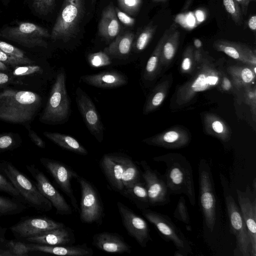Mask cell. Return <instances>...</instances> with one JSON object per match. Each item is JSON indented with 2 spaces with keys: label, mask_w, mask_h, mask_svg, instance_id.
<instances>
[{
  "label": "cell",
  "mask_w": 256,
  "mask_h": 256,
  "mask_svg": "<svg viewBox=\"0 0 256 256\" xmlns=\"http://www.w3.org/2000/svg\"><path fill=\"white\" fill-rule=\"evenodd\" d=\"M26 206L17 199H11L0 196V216L22 212Z\"/></svg>",
  "instance_id": "obj_35"
},
{
  "label": "cell",
  "mask_w": 256,
  "mask_h": 256,
  "mask_svg": "<svg viewBox=\"0 0 256 256\" xmlns=\"http://www.w3.org/2000/svg\"><path fill=\"white\" fill-rule=\"evenodd\" d=\"M56 0H34L33 6L38 12L46 14L53 8Z\"/></svg>",
  "instance_id": "obj_44"
},
{
  "label": "cell",
  "mask_w": 256,
  "mask_h": 256,
  "mask_svg": "<svg viewBox=\"0 0 256 256\" xmlns=\"http://www.w3.org/2000/svg\"><path fill=\"white\" fill-rule=\"evenodd\" d=\"M0 50L12 56L24 60H29L22 50L10 44L1 40H0Z\"/></svg>",
  "instance_id": "obj_43"
},
{
  "label": "cell",
  "mask_w": 256,
  "mask_h": 256,
  "mask_svg": "<svg viewBox=\"0 0 256 256\" xmlns=\"http://www.w3.org/2000/svg\"><path fill=\"white\" fill-rule=\"evenodd\" d=\"M221 87L224 90L228 91L232 88L230 80L225 76H223L220 82Z\"/></svg>",
  "instance_id": "obj_50"
},
{
  "label": "cell",
  "mask_w": 256,
  "mask_h": 256,
  "mask_svg": "<svg viewBox=\"0 0 256 256\" xmlns=\"http://www.w3.org/2000/svg\"><path fill=\"white\" fill-rule=\"evenodd\" d=\"M220 180L230 232L235 236L236 240V246L234 250V256H250V238L240 208L230 192V187L227 180L222 174Z\"/></svg>",
  "instance_id": "obj_3"
},
{
  "label": "cell",
  "mask_w": 256,
  "mask_h": 256,
  "mask_svg": "<svg viewBox=\"0 0 256 256\" xmlns=\"http://www.w3.org/2000/svg\"><path fill=\"white\" fill-rule=\"evenodd\" d=\"M6 246L14 256H26L30 252L28 244L19 241L11 240Z\"/></svg>",
  "instance_id": "obj_40"
},
{
  "label": "cell",
  "mask_w": 256,
  "mask_h": 256,
  "mask_svg": "<svg viewBox=\"0 0 256 256\" xmlns=\"http://www.w3.org/2000/svg\"><path fill=\"white\" fill-rule=\"evenodd\" d=\"M154 32V28L148 26L141 32L132 44V47L136 52H141L146 48Z\"/></svg>",
  "instance_id": "obj_38"
},
{
  "label": "cell",
  "mask_w": 256,
  "mask_h": 256,
  "mask_svg": "<svg viewBox=\"0 0 256 256\" xmlns=\"http://www.w3.org/2000/svg\"><path fill=\"white\" fill-rule=\"evenodd\" d=\"M173 216L176 219L184 222L186 226L190 224V216L186 205V200L183 196H180L176 206L174 212Z\"/></svg>",
  "instance_id": "obj_37"
},
{
  "label": "cell",
  "mask_w": 256,
  "mask_h": 256,
  "mask_svg": "<svg viewBox=\"0 0 256 256\" xmlns=\"http://www.w3.org/2000/svg\"><path fill=\"white\" fill-rule=\"evenodd\" d=\"M174 29V28H170L166 32L148 60L144 74V78L146 80H152L158 74L160 70V59L163 45Z\"/></svg>",
  "instance_id": "obj_28"
},
{
  "label": "cell",
  "mask_w": 256,
  "mask_h": 256,
  "mask_svg": "<svg viewBox=\"0 0 256 256\" xmlns=\"http://www.w3.org/2000/svg\"><path fill=\"white\" fill-rule=\"evenodd\" d=\"M118 4L125 13L130 16L134 15L140 8L142 0H117Z\"/></svg>",
  "instance_id": "obj_41"
},
{
  "label": "cell",
  "mask_w": 256,
  "mask_h": 256,
  "mask_svg": "<svg viewBox=\"0 0 256 256\" xmlns=\"http://www.w3.org/2000/svg\"><path fill=\"white\" fill-rule=\"evenodd\" d=\"M252 190L254 192H256V178H254V179L253 180V182H252Z\"/></svg>",
  "instance_id": "obj_59"
},
{
  "label": "cell",
  "mask_w": 256,
  "mask_h": 256,
  "mask_svg": "<svg viewBox=\"0 0 256 256\" xmlns=\"http://www.w3.org/2000/svg\"><path fill=\"white\" fill-rule=\"evenodd\" d=\"M168 88V83L164 82L158 85L154 90L144 106V114L152 112L162 104L167 92Z\"/></svg>",
  "instance_id": "obj_33"
},
{
  "label": "cell",
  "mask_w": 256,
  "mask_h": 256,
  "mask_svg": "<svg viewBox=\"0 0 256 256\" xmlns=\"http://www.w3.org/2000/svg\"><path fill=\"white\" fill-rule=\"evenodd\" d=\"M199 200L204 224L210 232L217 220V201L210 167L205 160L198 164Z\"/></svg>",
  "instance_id": "obj_6"
},
{
  "label": "cell",
  "mask_w": 256,
  "mask_h": 256,
  "mask_svg": "<svg viewBox=\"0 0 256 256\" xmlns=\"http://www.w3.org/2000/svg\"><path fill=\"white\" fill-rule=\"evenodd\" d=\"M84 4V0H64L52 30V39L68 42L76 37L85 13Z\"/></svg>",
  "instance_id": "obj_4"
},
{
  "label": "cell",
  "mask_w": 256,
  "mask_h": 256,
  "mask_svg": "<svg viewBox=\"0 0 256 256\" xmlns=\"http://www.w3.org/2000/svg\"><path fill=\"white\" fill-rule=\"evenodd\" d=\"M142 178V171L136 164L130 156L125 154L122 178L124 189L141 180Z\"/></svg>",
  "instance_id": "obj_31"
},
{
  "label": "cell",
  "mask_w": 256,
  "mask_h": 256,
  "mask_svg": "<svg viewBox=\"0 0 256 256\" xmlns=\"http://www.w3.org/2000/svg\"></svg>",
  "instance_id": "obj_62"
},
{
  "label": "cell",
  "mask_w": 256,
  "mask_h": 256,
  "mask_svg": "<svg viewBox=\"0 0 256 256\" xmlns=\"http://www.w3.org/2000/svg\"><path fill=\"white\" fill-rule=\"evenodd\" d=\"M81 190L80 218L86 224H101L104 216V204L100 194L90 182L79 176L76 178Z\"/></svg>",
  "instance_id": "obj_8"
},
{
  "label": "cell",
  "mask_w": 256,
  "mask_h": 256,
  "mask_svg": "<svg viewBox=\"0 0 256 256\" xmlns=\"http://www.w3.org/2000/svg\"><path fill=\"white\" fill-rule=\"evenodd\" d=\"M7 68L4 64L0 61V70H4Z\"/></svg>",
  "instance_id": "obj_58"
},
{
  "label": "cell",
  "mask_w": 256,
  "mask_h": 256,
  "mask_svg": "<svg viewBox=\"0 0 256 256\" xmlns=\"http://www.w3.org/2000/svg\"><path fill=\"white\" fill-rule=\"evenodd\" d=\"M92 245L97 248L108 253L130 254V246L124 238L115 232H102L92 236Z\"/></svg>",
  "instance_id": "obj_19"
},
{
  "label": "cell",
  "mask_w": 256,
  "mask_h": 256,
  "mask_svg": "<svg viewBox=\"0 0 256 256\" xmlns=\"http://www.w3.org/2000/svg\"><path fill=\"white\" fill-rule=\"evenodd\" d=\"M194 57L191 50H188L186 52L182 60L181 68L184 72H189L193 66Z\"/></svg>",
  "instance_id": "obj_48"
},
{
  "label": "cell",
  "mask_w": 256,
  "mask_h": 256,
  "mask_svg": "<svg viewBox=\"0 0 256 256\" xmlns=\"http://www.w3.org/2000/svg\"><path fill=\"white\" fill-rule=\"evenodd\" d=\"M206 124L209 134L214 136L224 142L230 140V134L228 128L224 122L219 118L211 116L207 118Z\"/></svg>",
  "instance_id": "obj_34"
},
{
  "label": "cell",
  "mask_w": 256,
  "mask_h": 256,
  "mask_svg": "<svg viewBox=\"0 0 256 256\" xmlns=\"http://www.w3.org/2000/svg\"><path fill=\"white\" fill-rule=\"evenodd\" d=\"M25 240L34 244L50 246L72 245L76 242L73 230L66 226L48 230Z\"/></svg>",
  "instance_id": "obj_21"
},
{
  "label": "cell",
  "mask_w": 256,
  "mask_h": 256,
  "mask_svg": "<svg viewBox=\"0 0 256 256\" xmlns=\"http://www.w3.org/2000/svg\"><path fill=\"white\" fill-rule=\"evenodd\" d=\"M223 76L222 70L214 64L208 60L203 61L198 72L178 89L176 102L179 105L188 103L197 93L220 84Z\"/></svg>",
  "instance_id": "obj_5"
},
{
  "label": "cell",
  "mask_w": 256,
  "mask_h": 256,
  "mask_svg": "<svg viewBox=\"0 0 256 256\" xmlns=\"http://www.w3.org/2000/svg\"><path fill=\"white\" fill-rule=\"evenodd\" d=\"M78 108L90 134L99 142L104 139V127L95 105L90 97L81 88L76 90Z\"/></svg>",
  "instance_id": "obj_14"
},
{
  "label": "cell",
  "mask_w": 256,
  "mask_h": 256,
  "mask_svg": "<svg viewBox=\"0 0 256 256\" xmlns=\"http://www.w3.org/2000/svg\"><path fill=\"white\" fill-rule=\"evenodd\" d=\"M14 144L12 138L9 136L0 137V152L10 149Z\"/></svg>",
  "instance_id": "obj_49"
},
{
  "label": "cell",
  "mask_w": 256,
  "mask_h": 256,
  "mask_svg": "<svg viewBox=\"0 0 256 256\" xmlns=\"http://www.w3.org/2000/svg\"><path fill=\"white\" fill-rule=\"evenodd\" d=\"M190 140V137L186 132L173 130L148 138L142 142L150 145L175 149L186 146Z\"/></svg>",
  "instance_id": "obj_23"
},
{
  "label": "cell",
  "mask_w": 256,
  "mask_h": 256,
  "mask_svg": "<svg viewBox=\"0 0 256 256\" xmlns=\"http://www.w3.org/2000/svg\"><path fill=\"white\" fill-rule=\"evenodd\" d=\"M238 3L241 5L242 10V12L246 14V13L247 8L250 2L253 0H235Z\"/></svg>",
  "instance_id": "obj_52"
},
{
  "label": "cell",
  "mask_w": 256,
  "mask_h": 256,
  "mask_svg": "<svg viewBox=\"0 0 256 256\" xmlns=\"http://www.w3.org/2000/svg\"><path fill=\"white\" fill-rule=\"evenodd\" d=\"M80 80L94 87L102 88H112L123 86L128 83L127 77L116 70H108L96 74H86Z\"/></svg>",
  "instance_id": "obj_20"
},
{
  "label": "cell",
  "mask_w": 256,
  "mask_h": 256,
  "mask_svg": "<svg viewBox=\"0 0 256 256\" xmlns=\"http://www.w3.org/2000/svg\"><path fill=\"white\" fill-rule=\"evenodd\" d=\"M0 173L12 182L29 206L40 212H48L52 209L51 202L12 163L4 160L0 162Z\"/></svg>",
  "instance_id": "obj_2"
},
{
  "label": "cell",
  "mask_w": 256,
  "mask_h": 256,
  "mask_svg": "<svg viewBox=\"0 0 256 256\" xmlns=\"http://www.w3.org/2000/svg\"><path fill=\"white\" fill-rule=\"evenodd\" d=\"M26 168L35 180L37 188L51 202L56 210V213L62 216L71 214L72 210L70 205L45 174L34 164L26 165Z\"/></svg>",
  "instance_id": "obj_12"
},
{
  "label": "cell",
  "mask_w": 256,
  "mask_h": 256,
  "mask_svg": "<svg viewBox=\"0 0 256 256\" xmlns=\"http://www.w3.org/2000/svg\"><path fill=\"white\" fill-rule=\"evenodd\" d=\"M178 31L170 34L163 45L160 59V66H168L173 59L178 43Z\"/></svg>",
  "instance_id": "obj_32"
},
{
  "label": "cell",
  "mask_w": 256,
  "mask_h": 256,
  "mask_svg": "<svg viewBox=\"0 0 256 256\" xmlns=\"http://www.w3.org/2000/svg\"><path fill=\"white\" fill-rule=\"evenodd\" d=\"M141 212L144 218L156 228L164 238L172 242L178 250L183 254L184 256L192 252V248L188 239L168 216L150 208Z\"/></svg>",
  "instance_id": "obj_9"
},
{
  "label": "cell",
  "mask_w": 256,
  "mask_h": 256,
  "mask_svg": "<svg viewBox=\"0 0 256 256\" xmlns=\"http://www.w3.org/2000/svg\"><path fill=\"white\" fill-rule=\"evenodd\" d=\"M0 61L12 66L19 64H31L34 63L30 59L24 60L18 58L8 54L0 50Z\"/></svg>",
  "instance_id": "obj_45"
},
{
  "label": "cell",
  "mask_w": 256,
  "mask_h": 256,
  "mask_svg": "<svg viewBox=\"0 0 256 256\" xmlns=\"http://www.w3.org/2000/svg\"><path fill=\"white\" fill-rule=\"evenodd\" d=\"M95 2H96V0H92V4H94Z\"/></svg>",
  "instance_id": "obj_61"
},
{
  "label": "cell",
  "mask_w": 256,
  "mask_h": 256,
  "mask_svg": "<svg viewBox=\"0 0 256 256\" xmlns=\"http://www.w3.org/2000/svg\"><path fill=\"white\" fill-rule=\"evenodd\" d=\"M70 111V100L66 88L64 70L58 74L42 119L54 124L65 122Z\"/></svg>",
  "instance_id": "obj_7"
},
{
  "label": "cell",
  "mask_w": 256,
  "mask_h": 256,
  "mask_svg": "<svg viewBox=\"0 0 256 256\" xmlns=\"http://www.w3.org/2000/svg\"><path fill=\"white\" fill-rule=\"evenodd\" d=\"M152 160L165 164L166 169L164 176L170 194H184L190 204L194 206L196 200L193 171L189 161L177 154L156 156Z\"/></svg>",
  "instance_id": "obj_1"
},
{
  "label": "cell",
  "mask_w": 256,
  "mask_h": 256,
  "mask_svg": "<svg viewBox=\"0 0 256 256\" xmlns=\"http://www.w3.org/2000/svg\"><path fill=\"white\" fill-rule=\"evenodd\" d=\"M0 256H14V255L9 249H0Z\"/></svg>",
  "instance_id": "obj_54"
},
{
  "label": "cell",
  "mask_w": 256,
  "mask_h": 256,
  "mask_svg": "<svg viewBox=\"0 0 256 256\" xmlns=\"http://www.w3.org/2000/svg\"><path fill=\"white\" fill-rule=\"evenodd\" d=\"M248 26L252 30L256 29V16H253L250 17L248 22Z\"/></svg>",
  "instance_id": "obj_53"
},
{
  "label": "cell",
  "mask_w": 256,
  "mask_h": 256,
  "mask_svg": "<svg viewBox=\"0 0 256 256\" xmlns=\"http://www.w3.org/2000/svg\"><path fill=\"white\" fill-rule=\"evenodd\" d=\"M174 255V256H184V254H182L181 252H179L178 250L176 251Z\"/></svg>",
  "instance_id": "obj_60"
},
{
  "label": "cell",
  "mask_w": 256,
  "mask_h": 256,
  "mask_svg": "<svg viewBox=\"0 0 256 256\" xmlns=\"http://www.w3.org/2000/svg\"><path fill=\"white\" fill-rule=\"evenodd\" d=\"M8 80V76L5 74L0 73V84L6 83Z\"/></svg>",
  "instance_id": "obj_55"
},
{
  "label": "cell",
  "mask_w": 256,
  "mask_h": 256,
  "mask_svg": "<svg viewBox=\"0 0 256 256\" xmlns=\"http://www.w3.org/2000/svg\"><path fill=\"white\" fill-rule=\"evenodd\" d=\"M134 37V34L130 32L118 34L103 51L111 58L126 59L132 50Z\"/></svg>",
  "instance_id": "obj_26"
},
{
  "label": "cell",
  "mask_w": 256,
  "mask_h": 256,
  "mask_svg": "<svg viewBox=\"0 0 256 256\" xmlns=\"http://www.w3.org/2000/svg\"><path fill=\"white\" fill-rule=\"evenodd\" d=\"M0 35L27 46H47V43L42 39L50 34L48 30L32 22H22L16 26L6 28Z\"/></svg>",
  "instance_id": "obj_11"
},
{
  "label": "cell",
  "mask_w": 256,
  "mask_h": 256,
  "mask_svg": "<svg viewBox=\"0 0 256 256\" xmlns=\"http://www.w3.org/2000/svg\"><path fill=\"white\" fill-rule=\"evenodd\" d=\"M125 154L109 153L104 154L100 160V166L110 186L113 190L121 194L124 190L122 175Z\"/></svg>",
  "instance_id": "obj_18"
},
{
  "label": "cell",
  "mask_w": 256,
  "mask_h": 256,
  "mask_svg": "<svg viewBox=\"0 0 256 256\" xmlns=\"http://www.w3.org/2000/svg\"><path fill=\"white\" fill-rule=\"evenodd\" d=\"M116 13L118 18L124 25L132 26L134 24L135 19L130 16L128 14L121 11L118 8L114 7Z\"/></svg>",
  "instance_id": "obj_47"
},
{
  "label": "cell",
  "mask_w": 256,
  "mask_h": 256,
  "mask_svg": "<svg viewBox=\"0 0 256 256\" xmlns=\"http://www.w3.org/2000/svg\"><path fill=\"white\" fill-rule=\"evenodd\" d=\"M250 66H232L228 72L230 74L236 87L240 88L248 86L255 78L256 68Z\"/></svg>",
  "instance_id": "obj_30"
},
{
  "label": "cell",
  "mask_w": 256,
  "mask_h": 256,
  "mask_svg": "<svg viewBox=\"0 0 256 256\" xmlns=\"http://www.w3.org/2000/svg\"><path fill=\"white\" fill-rule=\"evenodd\" d=\"M120 194L131 200L140 211L150 206L146 184L141 180L124 188Z\"/></svg>",
  "instance_id": "obj_27"
},
{
  "label": "cell",
  "mask_w": 256,
  "mask_h": 256,
  "mask_svg": "<svg viewBox=\"0 0 256 256\" xmlns=\"http://www.w3.org/2000/svg\"><path fill=\"white\" fill-rule=\"evenodd\" d=\"M194 46L196 48H200L202 46V42L201 40H200L197 39V38L194 40Z\"/></svg>",
  "instance_id": "obj_57"
},
{
  "label": "cell",
  "mask_w": 256,
  "mask_h": 256,
  "mask_svg": "<svg viewBox=\"0 0 256 256\" xmlns=\"http://www.w3.org/2000/svg\"><path fill=\"white\" fill-rule=\"evenodd\" d=\"M32 139L33 140L35 144L38 147L41 148H44L45 143L44 142L38 137L35 133L30 134Z\"/></svg>",
  "instance_id": "obj_51"
},
{
  "label": "cell",
  "mask_w": 256,
  "mask_h": 256,
  "mask_svg": "<svg viewBox=\"0 0 256 256\" xmlns=\"http://www.w3.org/2000/svg\"><path fill=\"white\" fill-rule=\"evenodd\" d=\"M240 209L250 236V256H256V192L249 185L244 191L236 190Z\"/></svg>",
  "instance_id": "obj_13"
},
{
  "label": "cell",
  "mask_w": 256,
  "mask_h": 256,
  "mask_svg": "<svg viewBox=\"0 0 256 256\" xmlns=\"http://www.w3.org/2000/svg\"><path fill=\"white\" fill-rule=\"evenodd\" d=\"M216 48L224 52L230 58L255 66L256 56L248 47L236 42L226 40H218L214 44Z\"/></svg>",
  "instance_id": "obj_24"
},
{
  "label": "cell",
  "mask_w": 256,
  "mask_h": 256,
  "mask_svg": "<svg viewBox=\"0 0 256 256\" xmlns=\"http://www.w3.org/2000/svg\"><path fill=\"white\" fill-rule=\"evenodd\" d=\"M98 30L100 34L108 40L115 38L118 34L120 24L112 4H108L103 10Z\"/></svg>",
  "instance_id": "obj_25"
},
{
  "label": "cell",
  "mask_w": 256,
  "mask_h": 256,
  "mask_svg": "<svg viewBox=\"0 0 256 256\" xmlns=\"http://www.w3.org/2000/svg\"><path fill=\"white\" fill-rule=\"evenodd\" d=\"M88 61L90 65L94 68L109 66L112 62L111 58L104 51L89 54Z\"/></svg>",
  "instance_id": "obj_36"
},
{
  "label": "cell",
  "mask_w": 256,
  "mask_h": 256,
  "mask_svg": "<svg viewBox=\"0 0 256 256\" xmlns=\"http://www.w3.org/2000/svg\"><path fill=\"white\" fill-rule=\"evenodd\" d=\"M30 252H38L58 256H92L93 250L86 244L69 246H50L37 244H28Z\"/></svg>",
  "instance_id": "obj_22"
},
{
  "label": "cell",
  "mask_w": 256,
  "mask_h": 256,
  "mask_svg": "<svg viewBox=\"0 0 256 256\" xmlns=\"http://www.w3.org/2000/svg\"><path fill=\"white\" fill-rule=\"evenodd\" d=\"M223 4L226 10L232 16L235 22L240 25L242 18L238 3L235 0H223Z\"/></svg>",
  "instance_id": "obj_39"
},
{
  "label": "cell",
  "mask_w": 256,
  "mask_h": 256,
  "mask_svg": "<svg viewBox=\"0 0 256 256\" xmlns=\"http://www.w3.org/2000/svg\"><path fill=\"white\" fill-rule=\"evenodd\" d=\"M44 135L60 148L72 152L86 156V149L74 138L58 132H45Z\"/></svg>",
  "instance_id": "obj_29"
},
{
  "label": "cell",
  "mask_w": 256,
  "mask_h": 256,
  "mask_svg": "<svg viewBox=\"0 0 256 256\" xmlns=\"http://www.w3.org/2000/svg\"><path fill=\"white\" fill-rule=\"evenodd\" d=\"M65 226L64 223L48 217L32 216L21 220L10 230L16 238L26 239Z\"/></svg>",
  "instance_id": "obj_17"
},
{
  "label": "cell",
  "mask_w": 256,
  "mask_h": 256,
  "mask_svg": "<svg viewBox=\"0 0 256 256\" xmlns=\"http://www.w3.org/2000/svg\"><path fill=\"white\" fill-rule=\"evenodd\" d=\"M42 71L41 68L38 66H20L16 68L14 74L16 76H22L31 74Z\"/></svg>",
  "instance_id": "obj_46"
},
{
  "label": "cell",
  "mask_w": 256,
  "mask_h": 256,
  "mask_svg": "<svg viewBox=\"0 0 256 256\" xmlns=\"http://www.w3.org/2000/svg\"><path fill=\"white\" fill-rule=\"evenodd\" d=\"M5 230L6 229L0 226V242H3L5 240Z\"/></svg>",
  "instance_id": "obj_56"
},
{
  "label": "cell",
  "mask_w": 256,
  "mask_h": 256,
  "mask_svg": "<svg viewBox=\"0 0 256 256\" xmlns=\"http://www.w3.org/2000/svg\"><path fill=\"white\" fill-rule=\"evenodd\" d=\"M142 176L148 190L150 206H164L170 201V194L165 177L156 170L152 168L146 160H141Z\"/></svg>",
  "instance_id": "obj_10"
},
{
  "label": "cell",
  "mask_w": 256,
  "mask_h": 256,
  "mask_svg": "<svg viewBox=\"0 0 256 256\" xmlns=\"http://www.w3.org/2000/svg\"><path fill=\"white\" fill-rule=\"evenodd\" d=\"M116 206L122 224L128 234L142 248L152 241L150 230L146 222L132 210L120 202Z\"/></svg>",
  "instance_id": "obj_15"
},
{
  "label": "cell",
  "mask_w": 256,
  "mask_h": 256,
  "mask_svg": "<svg viewBox=\"0 0 256 256\" xmlns=\"http://www.w3.org/2000/svg\"><path fill=\"white\" fill-rule=\"evenodd\" d=\"M40 160L62 190L70 198L74 210H78V202L73 193L71 182L72 178H76L78 174L67 164L60 161L44 158Z\"/></svg>",
  "instance_id": "obj_16"
},
{
  "label": "cell",
  "mask_w": 256,
  "mask_h": 256,
  "mask_svg": "<svg viewBox=\"0 0 256 256\" xmlns=\"http://www.w3.org/2000/svg\"><path fill=\"white\" fill-rule=\"evenodd\" d=\"M0 191L7 193L18 200H22L20 194L12 182L0 173Z\"/></svg>",
  "instance_id": "obj_42"
}]
</instances>
